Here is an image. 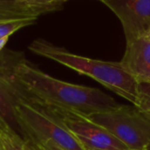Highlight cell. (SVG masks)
Listing matches in <instances>:
<instances>
[{
	"instance_id": "6da1fadb",
	"label": "cell",
	"mask_w": 150,
	"mask_h": 150,
	"mask_svg": "<svg viewBox=\"0 0 150 150\" xmlns=\"http://www.w3.org/2000/svg\"><path fill=\"white\" fill-rule=\"evenodd\" d=\"M12 75L21 88V99L45 110H65L88 117L113 110L121 105L103 91L71 84L43 72L22 53L5 52Z\"/></svg>"
},
{
	"instance_id": "7a4b0ae2",
	"label": "cell",
	"mask_w": 150,
	"mask_h": 150,
	"mask_svg": "<svg viewBox=\"0 0 150 150\" xmlns=\"http://www.w3.org/2000/svg\"><path fill=\"white\" fill-rule=\"evenodd\" d=\"M28 50L80 74L87 75L133 105L137 103L139 83L125 69L121 62L96 60L76 55L44 39L33 41L28 45Z\"/></svg>"
},
{
	"instance_id": "3957f363",
	"label": "cell",
	"mask_w": 150,
	"mask_h": 150,
	"mask_svg": "<svg viewBox=\"0 0 150 150\" xmlns=\"http://www.w3.org/2000/svg\"><path fill=\"white\" fill-rule=\"evenodd\" d=\"M16 113L25 139L52 142L64 150H88L52 112L21 99Z\"/></svg>"
},
{
	"instance_id": "277c9868",
	"label": "cell",
	"mask_w": 150,
	"mask_h": 150,
	"mask_svg": "<svg viewBox=\"0 0 150 150\" xmlns=\"http://www.w3.org/2000/svg\"><path fill=\"white\" fill-rule=\"evenodd\" d=\"M86 117L105 128L129 150H145L150 144V120L136 107L121 105Z\"/></svg>"
},
{
	"instance_id": "5b68a950",
	"label": "cell",
	"mask_w": 150,
	"mask_h": 150,
	"mask_svg": "<svg viewBox=\"0 0 150 150\" xmlns=\"http://www.w3.org/2000/svg\"><path fill=\"white\" fill-rule=\"evenodd\" d=\"M49 111L55 114L88 150H129L105 128L82 115L60 109Z\"/></svg>"
},
{
	"instance_id": "8992f818",
	"label": "cell",
	"mask_w": 150,
	"mask_h": 150,
	"mask_svg": "<svg viewBox=\"0 0 150 150\" xmlns=\"http://www.w3.org/2000/svg\"><path fill=\"white\" fill-rule=\"evenodd\" d=\"M120 21L126 42L150 30V0H101Z\"/></svg>"
},
{
	"instance_id": "52a82bcc",
	"label": "cell",
	"mask_w": 150,
	"mask_h": 150,
	"mask_svg": "<svg viewBox=\"0 0 150 150\" xmlns=\"http://www.w3.org/2000/svg\"><path fill=\"white\" fill-rule=\"evenodd\" d=\"M21 98L22 91L13 77L4 53L0 57V118L17 134L25 139L16 113V106Z\"/></svg>"
},
{
	"instance_id": "ba28073f",
	"label": "cell",
	"mask_w": 150,
	"mask_h": 150,
	"mask_svg": "<svg viewBox=\"0 0 150 150\" xmlns=\"http://www.w3.org/2000/svg\"><path fill=\"white\" fill-rule=\"evenodd\" d=\"M121 64L138 83L150 84V38L142 36L126 42Z\"/></svg>"
},
{
	"instance_id": "9c48e42d",
	"label": "cell",
	"mask_w": 150,
	"mask_h": 150,
	"mask_svg": "<svg viewBox=\"0 0 150 150\" xmlns=\"http://www.w3.org/2000/svg\"><path fill=\"white\" fill-rule=\"evenodd\" d=\"M50 13L46 9L30 7L21 0H0V21L36 18Z\"/></svg>"
},
{
	"instance_id": "30bf717a",
	"label": "cell",
	"mask_w": 150,
	"mask_h": 150,
	"mask_svg": "<svg viewBox=\"0 0 150 150\" xmlns=\"http://www.w3.org/2000/svg\"><path fill=\"white\" fill-rule=\"evenodd\" d=\"M36 21V18H29L0 21V39L9 37L16 31L23 28L34 25Z\"/></svg>"
},
{
	"instance_id": "8fae6325",
	"label": "cell",
	"mask_w": 150,
	"mask_h": 150,
	"mask_svg": "<svg viewBox=\"0 0 150 150\" xmlns=\"http://www.w3.org/2000/svg\"><path fill=\"white\" fill-rule=\"evenodd\" d=\"M134 107L150 120V84L139 83L138 98Z\"/></svg>"
},
{
	"instance_id": "7c38bea8",
	"label": "cell",
	"mask_w": 150,
	"mask_h": 150,
	"mask_svg": "<svg viewBox=\"0 0 150 150\" xmlns=\"http://www.w3.org/2000/svg\"><path fill=\"white\" fill-rule=\"evenodd\" d=\"M15 132L0 118V143L3 150H21L15 140Z\"/></svg>"
},
{
	"instance_id": "4fadbf2b",
	"label": "cell",
	"mask_w": 150,
	"mask_h": 150,
	"mask_svg": "<svg viewBox=\"0 0 150 150\" xmlns=\"http://www.w3.org/2000/svg\"><path fill=\"white\" fill-rule=\"evenodd\" d=\"M30 7L46 9L50 12L59 9L61 5L57 4V0H21Z\"/></svg>"
},
{
	"instance_id": "5bb4252c",
	"label": "cell",
	"mask_w": 150,
	"mask_h": 150,
	"mask_svg": "<svg viewBox=\"0 0 150 150\" xmlns=\"http://www.w3.org/2000/svg\"><path fill=\"white\" fill-rule=\"evenodd\" d=\"M15 140L21 150H39L30 139H23L19 134L15 133Z\"/></svg>"
},
{
	"instance_id": "9a60e30c",
	"label": "cell",
	"mask_w": 150,
	"mask_h": 150,
	"mask_svg": "<svg viewBox=\"0 0 150 150\" xmlns=\"http://www.w3.org/2000/svg\"><path fill=\"white\" fill-rule=\"evenodd\" d=\"M33 141V140H32ZM39 150H64L52 142H35L33 141Z\"/></svg>"
},
{
	"instance_id": "2e32d148",
	"label": "cell",
	"mask_w": 150,
	"mask_h": 150,
	"mask_svg": "<svg viewBox=\"0 0 150 150\" xmlns=\"http://www.w3.org/2000/svg\"><path fill=\"white\" fill-rule=\"evenodd\" d=\"M9 37H6V38H2V39H0V52H1V50L4 49V47L6 46L7 41H8Z\"/></svg>"
},
{
	"instance_id": "e0dca14e",
	"label": "cell",
	"mask_w": 150,
	"mask_h": 150,
	"mask_svg": "<svg viewBox=\"0 0 150 150\" xmlns=\"http://www.w3.org/2000/svg\"><path fill=\"white\" fill-rule=\"evenodd\" d=\"M65 1H67V0H57V4L62 6V4H63L64 2H65Z\"/></svg>"
},
{
	"instance_id": "ac0fdd59",
	"label": "cell",
	"mask_w": 150,
	"mask_h": 150,
	"mask_svg": "<svg viewBox=\"0 0 150 150\" xmlns=\"http://www.w3.org/2000/svg\"><path fill=\"white\" fill-rule=\"evenodd\" d=\"M145 150H150V144H149V145L145 148Z\"/></svg>"
},
{
	"instance_id": "d6986e66",
	"label": "cell",
	"mask_w": 150,
	"mask_h": 150,
	"mask_svg": "<svg viewBox=\"0 0 150 150\" xmlns=\"http://www.w3.org/2000/svg\"><path fill=\"white\" fill-rule=\"evenodd\" d=\"M146 37H148V38H150V30H149V32L147 33V35H146Z\"/></svg>"
},
{
	"instance_id": "ffe728a7",
	"label": "cell",
	"mask_w": 150,
	"mask_h": 150,
	"mask_svg": "<svg viewBox=\"0 0 150 150\" xmlns=\"http://www.w3.org/2000/svg\"><path fill=\"white\" fill-rule=\"evenodd\" d=\"M0 150H3V148H2V146H1V143H0Z\"/></svg>"
}]
</instances>
